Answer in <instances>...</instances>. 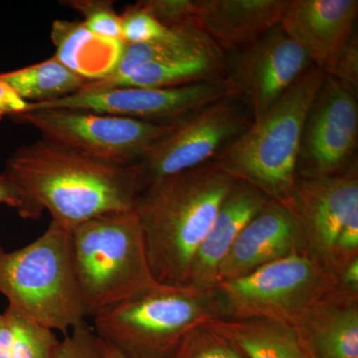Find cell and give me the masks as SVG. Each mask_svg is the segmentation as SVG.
Masks as SVG:
<instances>
[{"label":"cell","mask_w":358,"mask_h":358,"mask_svg":"<svg viewBox=\"0 0 358 358\" xmlns=\"http://www.w3.org/2000/svg\"><path fill=\"white\" fill-rule=\"evenodd\" d=\"M289 0H196L195 24L224 52L240 51L280 24Z\"/></svg>","instance_id":"cell-17"},{"label":"cell","mask_w":358,"mask_h":358,"mask_svg":"<svg viewBox=\"0 0 358 358\" xmlns=\"http://www.w3.org/2000/svg\"><path fill=\"white\" fill-rule=\"evenodd\" d=\"M358 257V208L339 230L331 252V270L336 275L345 264Z\"/></svg>","instance_id":"cell-31"},{"label":"cell","mask_w":358,"mask_h":358,"mask_svg":"<svg viewBox=\"0 0 358 358\" xmlns=\"http://www.w3.org/2000/svg\"><path fill=\"white\" fill-rule=\"evenodd\" d=\"M236 182L210 162L143 188L134 210L159 284L188 286L197 250Z\"/></svg>","instance_id":"cell-2"},{"label":"cell","mask_w":358,"mask_h":358,"mask_svg":"<svg viewBox=\"0 0 358 358\" xmlns=\"http://www.w3.org/2000/svg\"><path fill=\"white\" fill-rule=\"evenodd\" d=\"M96 338H98V336H96ZM98 345L103 358H127L124 357L119 350H115L114 346L110 345V343H106L103 339L98 338Z\"/></svg>","instance_id":"cell-36"},{"label":"cell","mask_w":358,"mask_h":358,"mask_svg":"<svg viewBox=\"0 0 358 358\" xmlns=\"http://www.w3.org/2000/svg\"><path fill=\"white\" fill-rule=\"evenodd\" d=\"M324 74L334 78L348 91L357 96L358 91V37L353 32L339 49L333 60L324 69Z\"/></svg>","instance_id":"cell-28"},{"label":"cell","mask_w":358,"mask_h":358,"mask_svg":"<svg viewBox=\"0 0 358 358\" xmlns=\"http://www.w3.org/2000/svg\"><path fill=\"white\" fill-rule=\"evenodd\" d=\"M236 98L225 99L174 122L138 164L143 187L157 179L189 171L215 159L251 122L236 107Z\"/></svg>","instance_id":"cell-10"},{"label":"cell","mask_w":358,"mask_h":358,"mask_svg":"<svg viewBox=\"0 0 358 358\" xmlns=\"http://www.w3.org/2000/svg\"><path fill=\"white\" fill-rule=\"evenodd\" d=\"M53 358H103L98 338L88 324L73 329L60 341Z\"/></svg>","instance_id":"cell-30"},{"label":"cell","mask_w":358,"mask_h":358,"mask_svg":"<svg viewBox=\"0 0 358 358\" xmlns=\"http://www.w3.org/2000/svg\"><path fill=\"white\" fill-rule=\"evenodd\" d=\"M29 103L25 102L13 89L0 81V121L4 117L25 113L28 110Z\"/></svg>","instance_id":"cell-32"},{"label":"cell","mask_w":358,"mask_h":358,"mask_svg":"<svg viewBox=\"0 0 358 358\" xmlns=\"http://www.w3.org/2000/svg\"><path fill=\"white\" fill-rule=\"evenodd\" d=\"M312 65L307 52L277 25L238 51L226 79L238 98L247 100L257 121Z\"/></svg>","instance_id":"cell-12"},{"label":"cell","mask_w":358,"mask_h":358,"mask_svg":"<svg viewBox=\"0 0 358 358\" xmlns=\"http://www.w3.org/2000/svg\"><path fill=\"white\" fill-rule=\"evenodd\" d=\"M238 98L228 80H215L176 88H114L80 91L73 95L30 103L27 112L36 110H79L117 115L157 124H173L206 106Z\"/></svg>","instance_id":"cell-9"},{"label":"cell","mask_w":358,"mask_h":358,"mask_svg":"<svg viewBox=\"0 0 358 358\" xmlns=\"http://www.w3.org/2000/svg\"><path fill=\"white\" fill-rule=\"evenodd\" d=\"M222 49L196 24L169 28L162 38L141 44H126L115 69L102 82H114L129 76L141 66L176 59L195 57ZM223 51V50H222Z\"/></svg>","instance_id":"cell-22"},{"label":"cell","mask_w":358,"mask_h":358,"mask_svg":"<svg viewBox=\"0 0 358 358\" xmlns=\"http://www.w3.org/2000/svg\"><path fill=\"white\" fill-rule=\"evenodd\" d=\"M222 317L214 289L159 284L93 319L94 333L127 358H174L193 329Z\"/></svg>","instance_id":"cell-6"},{"label":"cell","mask_w":358,"mask_h":358,"mask_svg":"<svg viewBox=\"0 0 358 358\" xmlns=\"http://www.w3.org/2000/svg\"><path fill=\"white\" fill-rule=\"evenodd\" d=\"M0 81L30 103L50 102L73 95L89 83L54 57L38 64L0 73Z\"/></svg>","instance_id":"cell-23"},{"label":"cell","mask_w":358,"mask_h":358,"mask_svg":"<svg viewBox=\"0 0 358 358\" xmlns=\"http://www.w3.org/2000/svg\"><path fill=\"white\" fill-rule=\"evenodd\" d=\"M336 279L339 292L358 296V257L345 264L336 273Z\"/></svg>","instance_id":"cell-33"},{"label":"cell","mask_w":358,"mask_h":358,"mask_svg":"<svg viewBox=\"0 0 358 358\" xmlns=\"http://www.w3.org/2000/svg\"><path fill=\"white\" fill-rule=\"evenodd\" d=\"M13 334L6 313L0 312V358H10Z\"/></svg>","instance_id":"cell-35"},{"label":"cell","mask_w":358,"mask_h":358,"mask_svg":"<svg viewBox=\"0 0 358 358\" xmlns=\"http://www.w3.org/2000/svg\"><path fill=\"white\" fill-rule=\"evenodd\" d=\"M83 16L85 27L103 39H121V18L108 0H70L61 2Z\"/></svg>","instance_id":"cell-25"},{"label":"cell","mask_w":358,"mask_h":358,"mask_svg":"<svg viewBox=\"0 0 358 358\" xmlns=\"http://www.w3.org/2000/svg\"><path fill=\"white\" fill-rule=\"evenodd\" d=\"M4 313L13 327L10 358H53L60 343L54 331L25 319L8 307Z\"/></svg>","instance_id":"cell-24"},{"label":"cell","mask_w":358,"mask_h":358,"mask_svg":"<svg viewBox=\"0 0 358 358\" xmlns=\"http://www.w3.org/2000/svg\"><path fill=\"white\" fill-rule=\"evenodd\" d=\"M270 199L253 186L237 181L224 199L210 229L193 260L188 286L211 291L218 282V271L235 240Z\"/></svg>","instance_id":"cell-16"},{"label":"cell","mask_w":358,"mask_h":358,"mask_svg":"<svg viewBox=\"0 0 358 358\" xmlns=\"http://www.w3.org/2000/svg\"><path fill=\"white\" fill-rule=\"evenodd\" d=\"M247 358H315L296 327L267 319H213L204 324Z\"/></svg>","instance_id":"cell-20"},{"label":"cell","mask_w":358,"mask_h":358,"mask_svg":"<svg viewBox=\"0 0 358 358\" xmlns=\"http://www.w3.org/2000/svg\"><path fill=\"white\" fill-rule=\"evenodd\" d=\"M357 14V0H289L279 25L324 70L355 32Z\"/></svg>","instance_id":"cell-15"},{"label":"cell","mask_w":358,"mask_h":358,"mask_svg":"<svg viewBox=\"0 0 358 358\" xmlns=\"http://www.w3.org/2000/svg\"><path fill=\"white\" fill-rule=\"evenodd\" d=\"M296 329L315 358H358V296L334 292Z\"/></svg>","instance_id":"cell-18"},{"label":"cell","mask_w":358,"mask_h":358,"mask_svg":"<svg viewBox=\"0 0 358 358\" xmlns=\"http://www.w3.org/2000/svg\"><path fill=\"white\" fill-rule=\"evenodd\" d=\"M11 119L37 129L45 141L122 166L138 164L174 126L64 109L29 110Z\"/></svg>","instance_id":"cell-8"},{"label":"cell","mask_w":358,"mask_h":358,"mask_svg":"<svg viewBox=\"0 0 358 358\" xmlns=\"http://www.w3.org/2000/svg\"><path fill=\"white\" fill-rule=\"evenodd\" d=\"M0 204H6L17 210L23 207V199L18 188L3 173H0Z\"/></svg>","instance_id":"cell-34"},{"label":"cell","mask_w":358,"mask_h":358,"mask_svg":"<svg viewBox=\"0 0 358 358\" xmlns=\"http://www.w3.org/2000/svg\"><path fill=\"white\" fill-rule=\"evenodd\" d=\"M227 56L221 50L195 57L176 59L141 66L129 76L114 82H89L81 91L114 88L164 89L223 79L227 75Z\"/></svg>","instance_id":"cell-21"},{"label":"cell","mask_w":358,"mask_h":358,"mask_svg":"<svg viewBox=\"0 0 358 358\" xmlns=\"http://www.w3.org/2000/svg\"><path fill=\"white\" fill-rule=\"evenodd\" d=\"M174 358H247L229 339L202 324L186 336Z\"/></svg>","instance_id":"cell-26"},{"label":"cell","mask_w":358,"mask_h":358,"mask_svg":"<svg viewBox=\"0 0 358 358\" xmlns=\"http://www.w3.org/2000/svg\"><path fill=\"white\" fill-rule=\"evenodd\" d=\"M148 13L167 28L195 24L196 0H143Z\"/></svg>","instance_id":"cell-29"},{"label":"cell","mask_w":358,"mask_h":358,"mask_svg":"<svg viewBox=\"0 0 358 358\" xmlns=\"http://www.w3.org/2000/svg\"><path fill=\"white\" fill-rule=\"evenodd\" d=\"M357 140V96L326 75L303 126L298 178H320L345 171L353 164Z\"/></svg>","instance_id":"cell-11"},{"label":"cell","mask_w":358,"mask_h":358,"mask_svg":"<svg viewBox=\"0 0 358 358\" xmlns=\"http://www.w3.org/2000/svg\"><path fill=\"white\" fill-rule=\"evenodd\" d=\"M71 233L51 222L23 248L0 247V294L8 308L65 336L87 324L73 272Z\"/></svg>","instance_id":"cell-5"},{"label":"cell","mask_w":358,"mask_h":358,"mask_svg":"<svg viewBox=\"0 0 358 358\" xmlns=\"http://www.w3.org/2000/svg\"><path fill=\"white\" fill-rule=\"evenodd\" d=\"M324 77V70L310 66L266 114L212 162L235 180L291 207L303 126Z\"/></svg>","instance_id":"cell-3"},{"label":"cell","mask_w":358,"mask_h":358,"mask_svg":"<svg viewBox=\"0 0 358 358\" xmlns=\"http://www.w3.org/2000/svg\"><path fill=\"white\" fill-rule=\"evenodd\" d=\"M3 173L18 188L24 219L45 210L51 222L73 231L91 219L134 210L143 188L138 164L115 166L43 138L18 148Z\"/></svg>","instance_id":"cell-1"},{"label":"cell","mask_w":358,"mask_h":358,"mask_svg":"<svg viewBox=\"0 0 358 358\" xmlns=\"http://www.w3.org/2000/svg\"><path fill=\"white\" fill-rule=\"evenodd\" d=\"M331 270L308 253H296L214 288L222 317L267 319L298 326L319 301L338 291Z\"/></svg>","instance_id":"cell-7"},{"label":"cell","mask_w":358,"mask_h":358,"mask_svg":"<svg viewBox=\"0 0 358 358\" xmlns=\"http://www.w3.org/2000/svg\"><path fill=\"white\" fill-rule=\"evenodd\" d=\"M51 38L56 47L54 58L89 82L109 76L119 64L126 47L122 39L96 36L82 21H55Z\"/></svg>","instance_id":"cell-19"},{"label":"cell","mask_w":358,"mask_h":358,"mask_svg":"<svg viewBox=\"0 0 358 358\" xmlns=\"http://www.w3.org/2000/svg\"><path fill=\"white\" fill-rule=\"evenodd\" d=\"M296 253H308L298 216L288 205L271 200L235 240L219 267L218 282Z\"/></svg>","instance_id":"cell-14"},{"label":"cell","mask_w":358,"mask_h":358,"mask_svg":"<svg viewBox=\"0 0 358 358\" xmlns=\"http://www.w3.org/2000/svg\"><path fill=\"white\" fill-rule=\"evenodd\" d=\"M73 272L92 320L159 285L134 210L103 214L71 233Z\"/></svg>","instance_id":"cell-4"},{"label":"cell","mask_w":358,"mask_h":358,"mask_svg":"<svg viewBox=\"0 0 358 358\" xmlns=\"http://www.w3.org/2000/svg\"><path fill=\"white\" fill-rule=\"evenodd\" d=\"M121 18V39L126 44H141L155 41L169 32L166 27L148 13L140 1L126 7Z\"/></svg>","instance_id":"cell-27"},{"label":"cell","mask_w":358,"mask_h":358,"mask_svg":"<svg viewBox=\"0 0 358 358\" xmlns=\"http://www.w3.org/2000/svg\"><path fill=\"white\" fill-rule=\"evenodd\" d=\"M291 207L300 221L308 255L331 270L339 230L358 208L357 164L333 176L298 178Z\"/></svg>","instance_id":"cell-13"}]
</instances>
